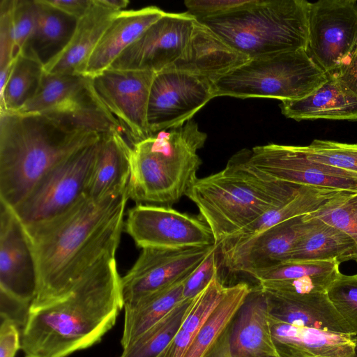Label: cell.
<instances>
[{
  "instance_id": "obj_1",
  "label": "cell",
  "mask_w": 357,
  "mask_h": 357,
  "mask_svg": "<svg viewBox=\"0 0 357 357\" xmlns=\"http://www.w3.org/2000/svg\"><path fill=\"white\" fill-rule=\"evenodd\" d=\"M128 199V188L99 201L84 197L58 218L25 229L38 273L29 312L64 298L102 257L115 255Z\"/></svg>"
},
{
  "instance_id": "obj_2",
  "label": "cell",
  "mask_w": 357,
  "mask_h": 357,
  "mask_svg": "<svg viewBox=\"0 0 357 357\" xmlns=\"http://www.w3.org/2000/svg\"><path fill=\"white\" fill-rule=\"evenodd\" d=\"M124 307L115 255L95 264L64 298L29 312L24 357H68L100 342Z\"/></svg>"
},
{
  "instance_id": "obj_3",
  "label": "cell",
  "mask_w": 357,
  "mask_h": 357,
  "mask_svg": "<svg viewBox=\"0 0 357 357\" xmlns=\"http://www.w3.org/2000/svg\"><path fill=\"white\" fill-rule=\"evenodd\" d=\"M101 135L52 116L0 112V201L13 209L50 171Z\"/></svg>"
},
{
  "instance_id": "obj_4",
  "label": "cell",
  "mask_w": 357,
  "mask_h": 357,
  "mask_svg": "<svg viewBox=\"0 0 357 357\" xmlns=\"http://www.w3.org/2000/svg\"><path fill=\"white\" fill-rule=\"evenodd\" d=\"M249 152L241 150L221 171L197 178L185 195L198 208L218 245L308 187L266 176L249 164Z\"/></svg>"
},
{
  "instance_id": "obj_5",
  "label": "cell",
  "mask_w": 357,
  "mask_h": 357,
  "mask_svg": "<svg viewBox=\"0 0 357 357\" xmlns=\"http://www.w3.org/2000/svg\"><path fill=\"white\" fill-rule=\"evenodd\" d=\"M207 135L192 119L131 146L129 199L171 205L185 195L202 165L197 151Z\"/></svg>"
},
{
  "instance_id": "obj_6",
  "label": "cell",
  "mask_w": 357,
  "mask_h": 357,
  "mask_svg": "<svg viewBox=\"0 0 357 357\" xmlns=\"http://www.w3.org/2000/svg\"><path fill=\"white\" fill-rule=\"evenodd\" d=\"M310 6L306 0H257L245 8L197 20L251 59L307 50Z\"/></svg>"
},
{
  "instance_id": "obj_7",
  "label": "cell",
  "mask_w": 357,
  "mask_h": 357,
  "mask_svg": "<svg viewBox=\"0 0 357 357\" xmlns=\"http://www.w3.org/2000/svg\"><path fill=\"white\" fill-rule=\"evenodd\" d=\"M328 78L305 50L283 52L247 62L213 83L215 96L302 99Z\"/></svg>"
},
{
  "instance_id": "obj_8",
  "label": "cell",
  "mask_w": 357,
  "mask_h": 357,
  "mask_svg": "<svg viewBox=\"0 0 357 357\" xmlns=\"http://www.w3.org/2000/svg\"><path fill=\"white\" fill-rule=\"evenodd\" d=\"M99 140L80 149L53 168L12 209L25 229L50 222L86 197Z\"/></svg>"
},
{
  "instance_id": "obj_9",
  "label": "cell",
  "mask_w": 357,
  "mask_h": 357,
  "mask_svg": "<svg viewBox=\"0 0 357 357\" xmlns=\"http://www.w3.org/2000/svg\"><path fill=\"white\" fill-rule=\"evenodd\" d=\"M18 112L47 114L105 135L123 132L96 94L91 77L45 71L36 95Z\"/></svg>"
},
{
  "instance_id": "obj_10",
  "label": "cell",
  "mask_w": 357,
  "mask_h": 357,
  "mask_svg": "<svg viewBox=\"0 0 357 357\" xmlns=\"http://www.w3.org/2000/svg\"><path fill=\"white\" fill-rule=\"evenodd\" d=\"M137 246L179 249L216 244L212 231L202 218L169 206L137 204L124 222Z\"/></svg>"
},
{
  "instance_id": "obj_11",
  "label": "cell",
  "mask_w": 357,
  "mask_h": 357,
  "mask_svg": "<svg viewBox=\"0 0 357 357\" xmlns=\"http://www.w3.org/2000/svg\"><path fill=\"white\" fill-rule=\"evenodd\" d=\"M307 52L327 75H335L357 43V1L310 3Z\"/></svg>"
},
{
  "instance_id": "obj_12",
  "label": "cell",
  "mask_w": 357,
  "mask_h": 357,
  "mask_svg": "<svg viewBox=\"0 0 357 357\" xmlns=\"http://www.w3.org/2000/svg\"><path fill=\"white\" fill-rule=\"evenodd\" d=\"M215 97L206 78L171 68L156 73L148 104L150 135L183 125Z\"/></svg>"
},
{
  "instance_id": "obj_13",
  "label": "cell",
  "mask_w": 357,
  "mask_h": 357,
  "mask_svg": "<svg viewBox=\"0 0 357 357\" xmlns=\"http://www.w3.org/2000/svg\"><path fill=\"white\" fill-rule=\"evenodd\" d=\"M248 160L275 180L357 192V174L311 159L301 146L268 144L255 146L250 151Z\"/></svg>"
},
{
  "instance_id": "obj_14",
  "label": "cell",
  "mask_w": 357,
  "mask_h": 357,
  "mask_svg": "<svg viewBox=\"0 0 357 357\" xmlns=\"http://www.w3.org/2000/svg\"><path fill=\"white\" fill-rule=\"evenodd\" d=\"M155 73L108 68L91 77L93 90L116 119L131 146L148 137L147 111Z\"/></svg>"
},
{
  "instance_id": "obj_15",
  "label": "cell",
  "mask_w": 357,
  "mask_h": 357,
  "mask_svg": "<svg viewBox=\"0 0 357 357\" xmlns=\"http://www.w3.org/2000/svg\"><path fill=\"white\" fill-rule=\"evenodd\" d=\"M218 246L215 244L179 249L142 248L132 268L121 278L124 305L188 275Z\"/></svg>"
},
{
  "instance_id": "obj_16",
  "label": "cell",
  "mask_w": 357,
  "mask_h": 357,
  "mask_svg": "<svg viewBox=\"0 0 357 357\" xmlns=\"http://www.w3.org/2000/svg\"><path fill=\"white\" fill-rule=\"evenodd\" d=\"M197 19L188 12L165 13L129 46L109 68L158 73L183 53Z\"/></svg>"
},
{
  "instance_id": "obj_17",
  "label": "cell",
  "mask_w": 357,
  "mask_h": 357,
  "mask_svg": "<svg viewBox=\"0 0 357 357\" xmlns=\"http://www.w3.org/2000/svg\"><path fill=\"white\" fill-rule=\"evenodd\" d=\"M268 300L259 287L244 303L204 357H278L270 328Z\"/></svg>"
},
{
  "instance_id": "obj_18",
  "label": "cell",
  "mask_w": 357,
  "mask_h": 357,
  "mask_svg": "<svg viewBox=\"0 0 357 357\" xmlns=\"http://www.w3.org/2000/svg\"><path fill=\"white\" fill-rule=\"evenodd\" d=\"M37 287L36 262L29 236L13 210L1 203L0 291L31 303Z\"/></svg>"
},
{
  "instance_id": "obj_19",
  "label": "cell",
  "mask_w": 357,
  "mask_h": 357,
  "mask_svg": "<svg viewBox=\"0 0 357 357\" xmlns=\"http://www.w3.org/2000/svg\"><path fill=\"white\" fill-rule=\"evenodd\" d=\"M307 227L303 215L283 221L234 245H220L223 265L250 275L286 261Z\"/></svg>"
},
{
  "instance_id": "obj_20",
  "label": "cell",
  "mask_w": 357,
  "mask_h": 357,
  "mask_svg": "<svg viewBox=\"0 0 357 357\" xmlns=\"http://www.w3.org/2000/svg\"><path fill=\"white\" fill-rule=\"evenodd\" d=\"M269 321L278 357H357L356 335Z\"/></svg>"
},
{
  "instance_id": "obj_21",
  "label": "cell",
  "mask_w": 357,
  "mask_h": 357,
  "mask_svg": "<svg viewBox=\"0 0 357 357\" xmlns=\"http://www.w3.org/2000/svg\"><path fill=\"white\" fill-rule=\"evenodd\" d=\"M248 60L197 20L183 53L169 68L196 75L214 83Z\"/></svg>"
},
{
  "instance_id": "obj_22",
  "label": "cell",
  "mask_w": 357,
  "mask_h": 357,
  "mask_svg": "<svg viewBox=\"0 0 357 357\" xmlns=\"http://www.w3.org/2000/svg\"><path fill=\"white\" fill-rule=\"evenodd\" d=\"M333 261H285L250 275L265 293L305 294L326 292L341 273Z\"/></svg>"
},
{
  "instance_id": "obj_23",
  "label": "cell",
  "mask_w": 357,
  "mask_h": 357,
  "mask_svg": "<svg viewBox=\"0 0 357 357\" xmlns=\"http://www.w3.org/2000/svg\"><path fill=\"white\" fill-rule=\"evenodd\" d=\"M265 294L269 315L273 319L298 326L356 335L337 312L326 292Z\"/></svg>"
},
{
  "instance_id": "obj_24",
  "label": "cell",
  "mask_w": 357,
  "mask_h": 357,
  "mask_svg": "<svg viewBox=\"0 0 357 357\" xmlns=\"http://www.w3.org/2000/svg\"><path fill=\"white\" fill-rule=\"evenodd\" d=\"M165 13L153 6L120 11L93 52L84 75L92 77L108 69L129 46Z\"/></svg>"
},
{
  "instance_id": "obj_25",
  "label": "cell",
  "mask_w": 357,
  "mask_h": 357,
  "mask_svg": "<svg viewBox=\"0 0 357 357\" xmlns=\"http://www.w3.org/2000/svg\"><path fill=\"white\" fill-rule=\"evenodd\" d=\"M131 145L120 132L102 135L85 189V196L99 201L128 188Z\"/></svg>"
},
{
  "instance_id": "obj_26",
  "label": "cell",
  "mask_w": 357,
  "mask_h": 357,
  "mask_svg": "<svg viewBox=\"0 0 357 357\" xmlns=\"http://www.w3.org/2000/svg\"><path fill=\"white\" fill-rule=\"evenodd\" d=\"M119 12L93 0L89 11L77 21L75 31L65 50L44 67L45 73L84 75L90 56Z\"/></svg>"
},
{
  "instance_id": "obj_27",
  "label": "cell",
  "mask_w": 357,
  "mask_h": 357,
  "mask_svg": "<svg viewBox=\"0 0 357 357\" xmlns=\"http://www.w3.org/2000/svg\"><path fill=\"white\" fill-rule=\"evenodd\" d=\"M307 96L282 101L280 109L287 118L302 120L330 119L357 121V96L348 90L335 75Z\"/></svg>"
},
{
  "instance_id": "obj_28",
  "label": "cell",
  "mask_w": 357,
  "mask_h": 357,
  "mask_svg": "<svg viewBox=\"0 0 357 357\" xmlns=\"http://www.w3.org/2000/svg\"><path fill=\"white\" fill-rule=\"evenodd\" d=\"M37 16L34 29L21 54L39 61L45 67L66 47L75 31L77 20L36 0Z\"/></svg>"
},
{
  "instance_id": "obj_29",
  "label": "cell",
  "mask_w": 357,
  "mask_h": 357,
  "mask_svg": "<svg viewBox=\"0 0 357 357\" xmlns=\"http://www.w3.org/2000/svg\"><path fill=\"white\" fill-rule=\"evenodd\" d=\"M305 221L307 227L286 261L357 262V247L349 236L318 219Z\"/></svg>"
},
{
  "instance_id": "obj_30",
  "label": "cell",
  "mask_w": 357,
  "mask_h": 357,
  "mask_svg": "<svg viewBox=\"0 0 357 357\" xmlns=\"http://www.w3.org/2000/svg\"><path fill=\"white\" fill-rule=\"evenodd\" d=\"M188 275L165 288L142 297L132 304L124 305V324L121 339L123 348L185 301L183 295V287Z\"/></svg>"
},
{
  "instance_id": "obj_31",
  "label": "cell",
  "mask_w": 357,
  "mask_h": 357,
  "mask_svg": "<svg viewBox=\"0 0 357 357\" xmlns=\"http://www.w3.org/2000/svg\"><path fill=\"white\" fill-rule=\"evenodd\" d=\"M344 192L345 191L308 186L293 200L267 211L219 245L241 243L283 221L314 212L328 200Z\"/></svg>"
},
{
  "instance_id": "obj_32",
  "label": "cell",
  "mask_w": 357,
  "mask_h": 357,
  "mask_svg": "<svg viewBox=\"0 0 357 357\" xmlns=\"http://www.w3.org/2000/svg\"><path fill=\"white\" fill-rule=\"evenodd\" d=\"M252 288L246 282L227 287L222 300L194 337L184 357H204L244 303Z\"/></svg>"
},
{
  "instance_id": "obj_33",
  "label": "cell",
  "mask_w": 357,
  "mask_h": 357,
  "mask_svg": "<svg viewBox=\"0 0 357 357\" xmlns=\"http://www.w3.org/2000/svg\"><path fill=\"white\" fill-rule=\"evenodd\" d=\"M44 74V66L39 61L20 54L0 91V112L20 111L36 95Z\"/></svg>"
},
{
  "instance_id": "obj_34",
  "label": "cell",
  "mask_w": 357,
  "mask_h": 357,
  "mask_svg": "<svg viewBox=\"0 0 357 357\" xmlns=\"http://www.w3.org/2000/svg\"><path fill=\"white\" fill-rule=\"evenodd\" d=\"M192 299L185 300L164 318L123 348L119 357H158L178 331Z\"/></svg>"
},
{
  "instance_id": "obj_35",
  "label": "cell",
  "mask_w": 357,
  "mask_h": 357,
  "mask_svg": "<svg viewBox=\"0 0 357 357\" xmlns=\"http://www.w3.org/2000/svg\"><path fill=\"white\" fill-rule=\"evenodd\" d=\"M305 220L318 219L349 236L357 247V192L345 191L317 210L303 215Z\"/></svg>"
},
{
  "instance_id": "obj_36",
  "label": "cell",
  "mask_w": 357,
  "mask_h": 357,
  "mask_svg": "<svg viewBox=\"0 0 357 357\" xmlns=\"http://www.w3.org/2000/svg\"><path fill=\"white\" fill-rule=\"evenodd\" d=\"M227 287L222 282L218 273L193 299L180 327L196 335L220 304Z\"/></svg>"
},
{
  "instance_id": "obj_37",
  "label": "cell",
  "mask_w": 357,
  "mask_h": 357,
  "mask_svg": "<svg viewBox=\"0 0 357 357\" xmlns=\"http://www.w3.org/2000/svg\"><path fill=\"white\" fill-rule=\"evenodd\" d=\"M303 147L311 159L357 174V144L314 139Z\"/></svg>"
},
{
  "instance_id": "obj_38",
  "label": "cell",
  "mask_w": 357,
  "mask_h": 357,
  "mask_svg": "<svg viewBox=\"0 0 357 357\" xmlns=\"http://www.w3.org/2000/svg\"><path fill=\"white\" fill-rule=\"evenodd\" d=\"M326 294L337 312L357 335V274L340 273Z\"/></svg>"
},
{
  "instance_id": "obj_39",
  "label": "cell",
  "mask_w": 357,
  "mask_h": 357,
  "mask_svg": "<svg viewBox=\"0 0 357 357\" xmlns=\"http://www.w3.org/2000/svg\"><path fill=\"white\" fill-rule=\"evenodd\" d=\"M36 16V0H13L10 17L15 59L21 54L34 29Z\"/></svg>"
},
{
  "instance_id": "obj_40",
  "label": "cell",
  "mask_w": 357,
  "mask_h": 357,
  "mask_svg": "<svg viewBox=\"0 0 357 357\" xmlns=\"http://www.w3.org/2000/svg\"><path fill=\"white\" fill-rule=\"evenodd\" d=\"M257 0H186L184 3L197 20L215 17L245 8Z\"/></svg>"
},
{
  "instance_id": "obj_41",
  "label": "cell",
  "mask_w": 357,
  "mask_h": 357,
  "mask_svg": "<svg viewBox=\"0 0 357 357\" xmlns=\"http://www.w3.org/2000/svg\"><path fill=\"white\" fill-rule=\"evenodd\" d=\"M214 249L188 276L183 287V299H193L218 273V250Z\"/></svg>"
},
{
  "instance_id": "obj_42",
  "label": "cell",
  "mask_w": 357,
  "mask_h": 357,
  "mask_svg": "<svg viewBox=\"0 0 357 357\" xmlns=\"http://www.w3.org/2000/svg\"><path fill=\"white\" fill-rule=\"evenodd\" d=\"M13 0L0 2V71L11 69L15 60L11 28Z\"/></svg>"
},
{
  "instance_id": "obj_43",
  "label": "cell",
  "mask_w": 357,
  "mask_h": 357,
  "mask_svg": "<svg viewBox=\"0 0 357 357\" xmlns=\"http://www.w3.org/2000/svg\"><path fill=\"white\" fill-rule=\"evenodd\" d=\"M1 319H8L15 323L22 330L25 326L31 303L18 300L0 291Z\"/></svg>"
},
{
  "instance_id": "obj_44",
  "label": "cell",
  "mask_w": 357,
  "mask_h": 357,
  "mask_svg": "<svg viewBox=\"0 0 357 357\" xmlns=\"http://www.w3.org/2000/svg\"><path fill=\"white\" fill-rule=\"evenodd\" d=\"M1 320L0 357H15L21 349V330L10 319Z\"/></svg>"
},
{
  "instance_id": "obj_45",
  "label": "cell",
  "mask_w": 357,
  "mask_h": 357,
  "mask_svg": "<svg viewBox=\"0 0 357 357\" xmlns=\"http://www.w3.org/2000/svg\"><path fill=\"white\" fill-rule=\"evenodd\" d=\"M335 75L348 90L357 96V43Z\"/></svg>"
},
{
  "instance_id": "obj_46",
  "label": "cell",
  "mask_w": 357,
  "mask_h": 357,
  "mask_svg": "<svg viewBox=\"0 0 357 357\" xmlns=\"http://www.w3.org/2000/svg\"><path fill=\"white\" fill-rule=\"evenodd\" d=\"M47 4L79 20L91 8L93 0H44Z\"/></svg>"
},
{
  "instance_id": "obj_47",
  "label": "cell",
  "mask_w": 357,
  "mask_h": 357,
  "mask_svg": "<svg viewBox=\"0 0 357 357\" xmlns=\"http://www.w3.org/2000/svg\"><path fill=\"white\" fill-rule=\"evenodd\" d=\"M195 336L179 328L170 343L158 357H184Z\"/></svg>"
},
{
  "instance_id": "obj_48",
  "label": "cell",
  "mask_w": 357,
  "mask_h": 357,
  "mask_svg": "<svg viewBox=\"0 0 357 357\" xmlns=\"http://www.w3.org/2000/svg\"><path fill=\"white\" fill-rule=\"evenodd\" d=\"M98 2L102 6L116 10V11H122L124 10L128 4L129 3V1L128 0H97Z\"/></svg>"
},
{
  "instance_id": "obj_49",
  "label": "cell",
  "mask_w": 357,
  "mask_h": 357,
  "mask_svg": "<svg viewBox=\"0 0 357 357\" xmlns=\"http://www.w3.org/2000/svg\"><path fill=\"white\" fill-rule=\"evenodd\" d=\"M269 357H275V356H269Z\"/></svg>"
}]
</instances>
